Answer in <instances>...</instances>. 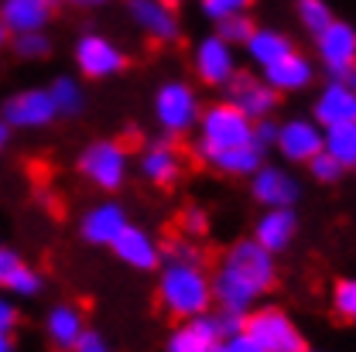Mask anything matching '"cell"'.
Masks as SVG:
<instances>
[{
	"mask_svg": "<svg viewBox=\"0 0 356 352\" xmlns=\"http://www.w3.org/2000/svg\"><path fill=\"white\" fill-rule=\"evenodd\" d=\"M131 17L154 42H175L178 38V17L172 0H131Z\"/></svg>",
	"mask_w": 356,
	"mask_h": 352,
	"instance_id": "16",
	"label": "cell"
},
{
	"mask_svg": "<svg viewBox=\"0 0 356 352\" xmlns=\"http://www.w3.org/2000/svg\"><path fill=\"white\" fill-rule=\"evenodd\" d=\"M302 188L284 168H257L254 171V199L267 209H291Z\"/></svg>",
	"mask_w": 356,
	"mask_h": 352,
	"instance_id": "15",
	"label": "cell"
},
{
	"mask_svg": "<svg viewBox=\"0 0 356 352\" xmlns=\"http://www.w3.org/2000/svg\"><path fill=\"white\" fill-rule=\"evenodd\" d=\"M309 171H312V178H315V181L332 185V181H339V178H343V171H346V168H343L339 161H332L325 151H318V154L309 161Z\"/></svg>",
	"mask_w": 356,
	"mask_h": 352,
	"instance_id": "31",
	"label": "cell"
},
{
	"mask_svg": "<svg viewBox=\"0 0 356 352\" xmlns=\"http://www.w3.org/2000/svg\"><path fill=\"white\" fill-rule=\"evenodd\" d=\"M261 158H264V147L261 144H247V147L206 154L202 161L213 165V168H220V171H226V175H254L261 168Z\"/></svg>",
	"mask_w": 356,
	"mask_h": 352,
	"instance_id": "24",
	"label": "cell"
},
{
	"mask_svg": "<svg viewBox=\"0 0 356 352\" xmlns=\"http://www.w3.org/2000/svg\"><path fill=\"white\" fill-rule=\"evenodd\" d=\"M257 144L254 140V120L243 117L233 103H216L202 113V133L195 140V154H216V151H233V147H247Z\"/></svg>",
	"mask_w": 356,
	"mask_h": 352,
	"instance_id": "3",
	"label": "cell"
},
{
	"mask_svg": "<svg viewBox=\"0 0 356 352\" xmlns=\"http://www.w3.org/2000/svg\"><path fill=\"white\" fill-rule=\"evenodd\" d=\"M274 147L295 161V165H309L312 158L322 151V127L315 120H288L277 127V137H274Z\"/></svg>",
	"mask_w": 356,
	"mask_h": 352,
	"instance_id": "10",
	"label": "cell"
},
{
	"mask_svg": "<svg viewBox=\"0 0 356 352\" xmlns=\"http://www.w3.org/2000/svg\"><path fill=\"white\" fill-rule=\"evenodd\" d=\"M220 342H226L220 332V321H216V315L206 311V315L185 318L178 325L172 332V339H168V352H209Z\"/></svg>",
	"mask_w": 356,
	"mask_h": 352,
	"instance_id": "14",
	"label": "cell"
},
{
	"mask_svg": "<svg viewBox=\"0 0 356 352\" xmlns=\"http://www.w3.org/2000/svg\"><path fill=\"white\" fill-rule=\"evenodd\" d=\"M3 42H7V28L0 24V48H3Z\"/></svg>",
	"mask_w": 356,
	"mask_h": 352,
	"instance_id": "42",
	"label": "cell"
},
{
	"mask_svg": "<svg viewBox=\"0 0 356 352\" xmlns=\"http://www.w3.org/2000/svg\"><path fill=\"white\" fill-rule=\"evenodd\" d=\"M240 335L257 342L267 352H305V335L302 328L284 315L281 308H250L243 315Z\"/></svg>",
	"mask_w": 356,
	"mask_h": 352,
	"instance_id": "4",
	"label": "cell"
},
{
	"mask_svg": "<svg viewBox=\"0 0 356 352\" xmlns=\"http://www.w3.org/2000/svg\"><path fill=\"white\" fill-rule=\"evenodd\" d=\"M69 3H79V7H96V3H103V0H69Z\"/></svg>",
	"mask_w": 356,
	"mask_h": 352,
	"instance_id": "41",
	"label": "cell"
},
{
	"mask_svg": "<svg viewBox=\"0 0 356 352\" xmlns=\"http://www.w3.org/2000/svg\"><path fill=\"white\" fill-rule=\"evenodd\" d=\"M14 48H17V55H24V58H42V55H48V38L38 35V31H24V35H17Z\"/></svg>",
	"mask_w": 356,
	"mask_h": 352,
	"instance_id": "33",
	"label": "cell"
},
{
	"mask_svg": "<svg viewBox=\"0 0 356 352\" xmlns=\"http://www.w3.org/2000/svg\"><path fill=\"white\" fill-rule=\"evenodd\" d=\"M72 352H110V346H106L96 332H83V335H79V342L72 346Z\"/></svg>",
	"mask_w": 356,
	"mask_h": 352,
	"instance_id": "35",
	"label": "cell"
},
{
	"mask_svg": "<svg viewBox=\"0 0 356 352\" xmlns=\"http://www.w3.org/2000/svg\"><path fill=\"white\" fill-rule=\"evenodd\" d=\"M55 0H3L0 7V24L14 35L24 31H42L44 21L51 17Z\"/></svg>",
	"mask_w": 356,
	"mask_h": 352,
	"instance_id": "20",
	"label": "cell"
},
{
	"mask_svg": "<svg viewBox=\"0 0 356 352\" xmlns=\"http://www.w3.org/2000/svg\"><path fill=\"white\" fill-rule=\"evenodd\" d=\"M127 165H131V147L120 140H99L89 144L79 154V175L92 181L103 192H117L127 178Z\"/></svg>",
	"mask_w": 356,
	"mask_h": 352,
	"instance_id": "5",
	"label": "cell"
},
{
	"mask_svg": "<svg viewBox=\"0 0 356 352\" xmlns=\"http://www.w3.org/2000/svg\"><path fill=\"white\" fill-rule=\"evenodd\" d=\"M14 321H17V311L10 308L7 301H0V332H10Z\"/></svg>",
	"mask_w": 356,
	"mask_h": 352,
	"instance_id": "38",
	"label": "cell"
},
{
	"mask_svg": "<svg viewBox=\"0 0 356 352\" xmlns=\"http://www.w3.org/2000/svg\"><path fill=\"white\" fill-rule=\"evenodd\" d=\"M48 92H51V99H55V110L65 113V117H79L83 106H86L83 89L76 86L72 79H55V86L48 89Z\"/></svg>",
	"mask_w": 356,
	"mask_h": 352,
	"instance_id": "27",
	"label": "cell"
},
{
	"mask_svg": "<svg viewBox=\"0 0 356 352\" xmlns=\"http://www.w3.org/2000/svg\"><path fill=\"white\" fill-rule=\"evenodd\" d=\"M312 120L325 131V127H336V124H353L356 120V89L339 83V79H329V86L318 92L315 99V110H312Z\"/></svg>",
	"mask_w": 356,
	"mask_h": 352,
	"instance_id": "12",
	"label": "cell"
},
{
	"mask_svg": "<svg viewBox=\"0 0 356 352\" xmlns=\"http://www.w3.org/2000/svg\"><path fill=\"white\" fill-rule=\"evenodd\" d=\"M0 352H10V339H7V332H0Z\"/></svg>",
	"mask_w": 356,
	"mask_h": 352,
	"instance_id": "39",
	"label": "cell"
},
{
	"mask_svg": "<svg viewBox=\"0 0 356 352\" xmlns=\"http://www.w3.org/2000/svg\"><path fill=\"white\" fill-rule=\"evenodd\" d=\"M44 332L51 339V346L58 352H72V346L79 342V335L86 332L83 325V311L76 305H55L48 311V321H44Z\"/></svg>",
	"mask_w": 356,
	"mask_h": 352,
	"instance_id": "22",
	"label": "cell"
},
{
	"mask_svg": "<svg viewBox=\"0 0 356 352\" xmlns=\"http://www.w3.org/2000/svg\"><path fill=\"white\" fill-rule=\"evenodd\" d=\"M3 144H7V124L0 120V151H3Z\"/></svg>",
	"mask_w": 356,
	"mask_h": 352,
	"instance_id": "40",
	"label": "cell"
},
{
	"mask_svg": "<svg viewBox=\"0 0 356 352\" xmlns=\"http://www.w3.org/2000/svg\"><path fill=\"white\" fill-rule=\"evenodd\" d=\"M137 165H140V175L147 178V181H154V185H175L181 171H185V165H188V158H185V151L178 147V144H151V147H144L140 151V158H137Z\"/></svg>",
	"mask_w": 356,
	"mask_h": 352,
	"instance_id": "13",
	"label": "cell"
},
{
	"mask_svg": "<svg viewBox=\"0 0 356 352\" xmlns=\"http://www.w3.org/2000/svg\"><path fill=\"white\" fill-rule=\"evenodd\" d=\"M226 86H229V99L226 103H233L250 120H267L274 113V106H277V89H270L264 79H254L247 72H236Z\"/></svg>",
	"mask_w": 356,
	"mask_h": 352,
	"instance_id": "8",
	"label": "cell"
},
{
	"mask_svg": "<svg viewBox=\"0 0 356 352\" xmlns=\"http://www.w3.org/2000/svg\"><path fill=\"white\" fill-rule=\"evenodd\" d=\"M305 352H312V349H305Z\"/></svg>",
	"mask_w": 356,
	"mask_h": 352,
	"instance_id": "44",
	"label": "cell"
},
{
	"mask_svg": "<svg viewBox=\"0 0 356 352\" xmlns=\"http://www.w3.org/2000/svg\"><path fill=\"white\" fill-rule=\"evenodd\" d=\"M209 352H229V349H226V342H220V346H213Z\"/></svg>",
	"mask_w": 356,
	"mask_h": 352,
	"instance_id": "43",
	"label": "cell"
},
{
	"mask_svg": "<svg viewBox=\"0 0 356 352\" xmlns=\"http://www.w3.org/2000/svg\"><path fill=\"white\" fill-rule=\"evenodd\" d=\"M178 233L181 236H192V240H202L206 236V212L202 209H185L181 216H178Z\"/></svg>",
	"mask_w": 356,
	"mask_h": 352,
	"instance_id": "32",
	"label": "cell"
},
{
	"mask_svg": "<svg viewBox=\"0 0 356 352\" xmlns=\"http://www.w3.org/2000/svg\"><path fill=\"white\" fill-rule=\"evenodd\" d=\"M76 65H79V72L86 79H106V76L120 72L127 65V58H124V51L117 44H110L106 38L86 35L83 42L76 44Z\"/></svg>",
	"mask_w": 356,
	"mask_h": 352,
	"instance_id": "11",
	"label": "cell"
},
{
	"mask_svg": "<svg viewBox=\"0 0 356 352\" xmlns=\"http://www.w3.org/2000/svg\"><path fill=\"white\" fill-rule=\"evenodd\" d=\"M257 28H254V21L247 17V14H229V17H222L220 21V38L226 44H247V38L254 35Z\"/></svg>",
	"mask_w": 356,
	"mask_h": 352,
	"instance_id": "29",
	"label": "cell"
},
{
	"mask_svg": "<svg viewBox=\"0 0 356 352\" xmlns=\"http://www.w3.org/2000/svg\"><path fill=\"white\" fill-rule=\"evenodd\" d=\"M312 76H315L312 62L298 51H288L284 58L270 62L264 69V83L270 89H277V92H298V89H305L312 83Z\"/></svg>",
	"mask_w": 356,
	"mask_h": 352,
	"instance_id": "21",
	"label": "cell"
},
{
	"mask_svg": "<svg viewBox=\"0 0 356 352\" xmlns=\"http://www.w3.org/2000/svg\"><path fill=\"white\" fill-rule=\"evenodd\" d=\"M274 253H267L257 240H240L222 253L213 274V301H220L222 311L247 315L254 301L274 287Z\"/></svg>",
	"mask_w": 356,
	"mask_h": 352,
	"instance_id": "1",
	"label": "cell"
},
{
	"mask_svg": "<svg viewBox=\"0 0 356 352\" xmlns=\"http://www.w3.org/2000/svg\"><path fill=\"white\" fill-rule=\"evenodd\" d=\"M110 250L127 267H137V270H151V267H158V260H161V246L144 229H137L131 222L120 229V236L110 243Z\"/></svg>",
	"mask_w": 356,
	"mask_h": 352,
	"instance_id": "18",
	"label": "cell"
},
{
	"mask_svg": "<svg viewBox=\"0 0 356 352\" xmlns=\"http://www.w3.org/2000/svg\"><path fill=\"white\" fill-rule=\"evenodd\" d=\"M318 58L332 79H343L346 72L356 69V28L346 21H332L325 31L315 35Z\"/></svg>",
	"mask_w": 356,
	"mask_h": 352,
	"instance_id": "6",
	"label": "cell"
},
{
	"mask_svg": "<svg viewBox=\"0 0 356 352\" xmlns=\"http://www.w3.org/2000/svg\"><path fill=\"white\" fill-rule=\"evenodd\" d=\"M226 349L229 352H267V349H261L257 342H250L247 335H233V339H226Z\"/></svg>",
	"mask_w": 356,
	"mask_h": 352,
	"instance_id": "37",
	"label": "cell"
},
{
	"mask_svg": "<svg viewBox=\"0 0 356 352\" xmlns=\"http://www.w3.org/2000/svg\"><path fill=\"white\" fill-rule=\"evenodd\" d=\"M332 308H336L339 318L356 325V280H339L332 287Z\"/></svg>",
	"mask_w": 356,
	"mask_h": 352,
	"instance_id": "30",
	"label": "cell"
},
{
	"mask_svg": "<svg viewBox=\"0 0 356 352\" xmlns=\"http://www.w3.org/2000/svg\"><path fill=\"white\" fill-rule=\"evenodd\" d=\"M154 113H158V124L168 133H185L195 117H199V103H195V92L185 86V83H165L158 89V99H154Z\"/></svg>",
	"mask_w": 356,
	"mask_h": 352,
	"instance_id": "7",
	"label": "cell"
},
{
	"mask_svg": "<svg viewBox=\"0 0 356 352\" xmlns=\"http://www.w3.org/2000/svg\"><path fill=\"white\" fill-rule=\"evenodd\" d=\"M298 21L305 24L309 35H318V31H325L336 17H332V7H329L325 0H298Z\"/></svg>",
	"mask_w": 356,
	"mask_h": 352,
	"instance_id": "28",
	"label": "cell"
},
{
	"mask_svg": "<svg viewBox=\"0 0 356 352\" xmlns=\"http://www.w3.org/2000/svg\"><path fill=\"white\" fill-rule=\"evenodd\" d=\"M247 3H250V0H202V7H206V14H209L213 21H222V17H229V14H243Z\"/></svg>",
	"mask_w": 356,
	"mask_h": 352,
	"instance_id": "34",
	"label": "cell"
},
{
	"mask_svg": "<svg viewBox=\"0 0 356 352\" xmlns=\"http://www.w3.org/2000/svg\"><path fill=\"white\" fill-rule=\"evenodd\" d=\"M158 301L172 318H195L206 315L213 305V277L206 264H181L168 260L161 280H158Z\"/></svg>",
	"mask_w": 356,
	"mask_h": 352,
	"instance_id": "2",
	"label": "cell"
},
{
	"mask_svg": "<svg viewBox=\"0 0 356 352\" xmlns=\"http://www.w3.org/2000/svg\"><path fill=\"white\" fill-rule=\"evenodd\" d=\"M58 117L55 99L48 89H24L3 103V124L10 127H44Z\"/></svg>",
	"mask_w": 356,
	"mask_h": 352,
	"instance_id": "9",
	"label": "cell"
},
{
	"mask_svg": "<svg viewBox=\"0 0 356 352\" xmlns=\"http://www.w3.org/2000/svg\"><path fill=\"white\" fill-rule=\"evenodd\" d=\"M124 226H127L124 209H120V206H113V202H103V206L89 209L86 216H83V236H86L89 243L110 246V243L120 236V229H124Z\"/></svg>",
	"mask_w": 356,
	"mask_h": 352,
	"instance_id": "23",
	"label": "cell"
},
{
	"mask_svg": "<svg viewBox=\"0 0 356 352\" xmlns=\"http://www.w3.org/2000/svg\"><path fill=\"white\" fill-rule=\"evenodd\" d=\"M247 51H250V58L267 69L270 62H277V58H284L288 51H295V44L288 42L281 31H270V28H261V31H254L250 38H247Z\"/></svg>",
	"mask_w": 356,
	"mask_h": 352,
	"instance_id": "26",
	"label": "cell"
},
{
	"mask_svg": "<svg viewBox=\"0 0 356 352\" xmlns=\"http://www.w3.org/2000/svg\"><path fill=\"white\" fill-rule=\"evenodd\" d=\"M298 233V216L295 209H267L264 216L257 219V229H254V240L264 246L267 253H281L291 246Z\"/></svg>",
	"mask_w": 356,
	"mask_h": 352,
	"instance_id": "19",
	"label": "cell"
},
{
	"mask_svg": "<svg viewBox=\"0 0 356 352\" xmlns=\"http://www.w3.org/2000/svg\"><path fill=\"white\" fill-rule=\"evenodd\" d=\"M322 151L343 168H356V120L322 131Z\"/></svg>",
	"mask_w": 356,
	"mask_h": 352,
	"instance_id": "25",
	"label": "cell"
},
{
	"mask_svg": "<svg viewBox=\"0 0 356 352\" xmlns=\"http://www.w3.org/2000/svg\"><path fill=\"white\" fill-rule=\"evenodd\" d=\"M195 72L206 86H226L233 76H236V65H233V51L229 44L216 38H206V42L195 48Z\"/></svg>",
	"mask_w": 356,
	"mask_h": 352,
	"instance_id": "17",
	"label": "cell"
},
{
	"mask_svg": "<svg viewBox=\"0 0 356 352\" xmlns=\"http://www.w3.org/2000/svg\"><path fill=\"white\" fill-rule=\"evenodd\" d=\"M274 137H277V127L270 124V120H257V127H254V140L267 147V144H274Z\"/></svg>",
	"mask_w": 356,
	"mask_h": 352,
	"instance_id": "36",
	"label": "cell"
}]
</instances>
